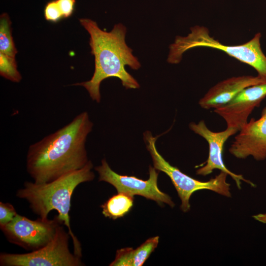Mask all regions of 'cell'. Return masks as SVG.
<instances>
[{"instance_id": "6da1fadb", "label": "cell", "mask_w": 266, "mask_h": 266, "mask_svg": "<svg viewBox=\"0 0 266 266\" xmlns=\"http://www.w3.org/2000/svg\"><path fill=\"white\" fill-rule=\"evenodd\" d=\"M93 124L83 112L68 124L29 146L26 168L36 183L53 181L88 162L85 143Z\"/></svg>"}, {"instance_id": "7a4b0ae2", "label": "cell", "mask_w": 266, "mask_h": 266, "mask_svg": "<svg viewBox=\"0 0 266 266\" xmlns=\"http://www.w3.org/2000/svg\"><path fill=\"white\" fill-rule=\"evenodd\" d=\"M79 22L90 35L91 53L95 57V71L90 80L74 85L84 87L92 99L97 102L101 99L100 85L107 78H119L126 89L138 88L137 81L125 69L126 66L134 70L141 66L138 59L133 55V50L126 44V27L118 23L110 32H107L91 19L81 18Z\"/></svg>"}, {"instance_id": "3957f363", "label": "cell", "mask_w": 266, "mask_h": 266, "mask_svg": "<svg viewBox=\"0 0 266 266\" xmlns=\"http://www.w3.org/2000/svg\"><path fill=\"white\" fill-rule=\"evenodd\" d=\"M91 161L82 168L66 174L53 181L44 183L26 181L18 189L16 196L26 200L33 212L39 218L48 219L52 210L58 211V217L66 225L73 244L74 254L82 257L80 242L71 230L69 211L71 198L75 189L81 183L91 181L95 177Z\"/></svg>"}, {"instance_id": "277c9868", "label": "cell", "mask_w": 266, "mask_h": 266, "mask_svg": "<svg viewBox=\"0 0 266 266\" xmlns=\"http://www.w3.org/2000/svg\"><path fill=\"white\" fill-rule=\"evenodd\" d=\"M186 36H177L169 45L168 63L177 64L180 62L182 55L187 50L195 47H209L221 50L229 56L253 67L258 75L266 80V56L262 51L258 33L246 43L238 45H226L209 35L207 28L195 26Z\"/></svg>"}, {"instance_id": "5b68a950", "label": "cell", "mask_w": 266, "mask_h": 266, "mask_svg": "<svg viewBox=\"0 0 266 266\" xmlns=\"http://www.w3.org/2000/svg\"><path fill=\"white\" fill-rule=\"evenodd\" d=\"M157 138L149 131L144 133V139L152 159L154 167L170 178L180 199V208L184 212L190 210V199L196 191L208 190L226 197H231L230 184L226 181L227 173L221 171L218 175L207 181L195 179L171 165L162 156L156 146Z\"/></svg>"}, {"instance_id": "8992f818", "label": "cell", "mask_w": 266, "mask_h": 266, "mask_svg": "<svg viewBox=\"0 0 266 266\" xmlns=\"http://www.w3.org/2000/svg\"><path fill=\"white\" fill-rule=\"evenodd\" d=\"M63 225L57 228L54 238L45 246L30 253L11 254L1 253L2 266H82L81 257L72 253L69 249L70 237Z\"/></svg>"}, {"instance_id": "52a82bcc", "label": "cell", "mask_w": 266, "mask_h": 266, "mask_svg": "<svg viewBox=\"0 0 266 266\" xmlns=\"http://www.w3.org/2000/svg\"><path fill=\"white\" fill-rule=\"evenodd\" d=\"M62 224L57 215L52 220L39 218L33 220L17 214L12 221L0 228L10 242L32 251L47 244Z\"/></svg>"}, {"instance_id": "ba28073f", "label": "cell", "mask_w": 266, "mask_h": 266, "mask_svg": "<svg viewBox=\"0 0 266 266\" xmlns=\"http://www.w3.org/2000/svg\"><path fill=\"white\" fill-rule=\"evenodd\" d=\"M95 169L99 174V181L109 183L115 188L118 193L133 196H141L156 201L160 205L164 203L171 207L175 205L171 198L159 189L157 181L159 171L154 167L149 166V178L146 180L134 176L119 174L110 168L105 159Z\"/></svg>"}, {"instance_id": "9c48e42d", "label": "cell", "mask_w": 266, "mask_h": 266, "mask_svg": "<svg viewBox=\"0 0 266 266\" xmlns=\"http://www.w3.org/2000/svg\"><path fill=\"white\" fill-rule=\"evenodd\" d=\"M189 126L191 130L205 139L209 146L208 159L203 163L204 165L197 170V174L206 176L211 174L214 169H219L229 175L234 180L239 189H241L242 181L255 187V184L245 179L241 174L231 171L225 166L223 160L222 154L225 142L231 136L236 133L237 131L227 128L225 131L214 132L207 127L203 120L199 121L197 124L191 122Z\"/></svg>"}, {"instance_id": "30bf717a", "label": "cell", "mask_w": 266, "mask_h": 266, "mask_svg": "<svg viewBox=\"0 0 266 266\" xmlns=\"http://www.w3.org/2000/svg\"><path fill=\"white\" fill-rule=\"evenodd\" d=\"M266 97V83L247 87L214 112L226 121L227 128L239 132L248 122L254 109Z\"/></svg>"}, {"instance_id": "8fae6325", "label": "cell", "mask_w": 266, "mask_h": 266, "mask_svg": "<svg viewBox=\"0 0 266 266\" xmlns=\"http://www.w3.org/2000/svg\"><path fill=\"white\" fill-rule=\"evenodd\" d=\"M229 148L230 153L238 159L252 156L258 161L266 159V106L261 117L251 118L239 131Z\"/></svg>"}, {"instance_id": "7c38bea8", "label": "cell", "mask_w": 266, "mask_h": 266, "mask_svg": "<svg viewBox=\"0 0 266 266\" xmlns=\"http://www.w3.org/2000/svg\"><path fill=\"white\" fill-rule=\"evenodd\" d=\"M266 83V80L258 75L232 77L219 82L211 87L199 101L205 109L217 108L232 100L245 88Z\"/></svg>"}, {"instance_id": "4fadbf2b", "label": "cell", "mask_w": 266, "mask_h": 266, "mask_svg": "<svg viewBox=\"0 0 266 266\" xmlns=\"http://www.w3.org/2000/svg\"><path fill=\"white\" fill-rule=\"evenodd\" d=\"M158 236L150 237L134 249L127 247L116 251L114 260L110 266H141L154 251L159 243Z\"/></svg>"}, {"instance_id": "5bb4252c", "label": "cell", "mask_w": 266, "mask_h": 266, "mask_svg": "<svg viewBox=\"0 0 266 266\" xmlns=\"http://www.w3.org/2000/svg\"><path fill=\"white\" fill-rule=\"evenodd\" d=\"M133 200V196L118 193L100 205L102 214L105 217L113 220L123 217L132 209Z\"/></svg>"}, {"instance_id": "9a60e30c", "label": "cell", "mask_w": 266, "mask_h": 266, "mask_svg": "<svg viewBox=\"0 0 266 266\" xmlns=\"http://www.w3.org/2000/svg\"><path fill=\"white\" fill-rule=\"evenodd\" d=\"M9 17L3 13L0 17V53L9 57L15 58L17 53L11 33Z\"/></svg>"}, {"instance_id": "2e32d148", "label": "cell", "mask_w": 266, "mask_h": 266, "mask_svg": "<svg viewBox=\"0 0 266 266\" xmlns=\"http://www.w3.org/2000/svg\"><path fill=\"white\" fill-rule=\"evenodd\" d=\"M0 74L14 82H19L21 80L22 76L17 69L15 58L0 53Z\"/></svg>"}, {"instance_id": "e0dca14e", "label": "cell", "mask_w": 266, "mask_h": 266, "mask_svg": "<svg viewBox=\"0 0 266 266\" xmlns=\"http://www.w3.org/2000/svg\"><path fill=\"white\" fill-rule=\"evenodd\" d=\"M44 15L46 20L57 23L64 18L57 0L47 2L44 7Z\"/></svg>"}, {"instance_id": "ac0fdd59", "label": "cell", "mask_w": 266, "mask_h": 266, "mask_svg": "<svg viewBox=\"0 0 266 266\" xmlns=\"http://www.w3.org/2000/svg\"><path fill=\"white\" fill-rule=\"evenodd\" d=\"M17 214L12 204L0 202V226L10 222Z\"/></svg>"}, {"instance_id": "d6986e66", "label": "cell", "mask_w": 266, "mask_h": 266, "mask_svg": "<svg viewBox=\"0 0 266 266\" xmlns=\"http://www.w3.org/2000/svg\"><path fill=\"white\" fill-rule=\"evenodd\" d=\"M64 18L70 17L73 13L75 0H57Z\"/></svg>"}, {"instance_id": "ffe728a7", "label": "cell", "mask_w": 266, "mask_h": 266, "mask_svg": "<svg viewBox=\"0 0 266 266\" xmlns=\"http://www.w3.org/2000/svg\"><path fill=\"white\" fill-rule=\"evenodd\" d=\"M253 217L257 221L266 224V213L254 215Z\"/></svg>"}]
</instances>
